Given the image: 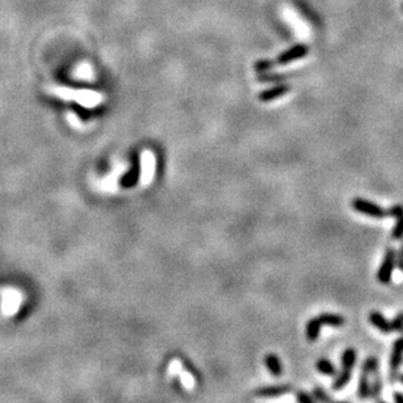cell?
<instances>
[{
    "label": "cell",
    "mask_w": 403,
    "mask_h": 403,
    "mask_svg": "<svg viewBox=\"0 0 403 403\" xmlns=\"http://www.w3.org/2000/svg\"><path fill=\"white\" fill-rule=\"evenodd\" d=\"M321 326H322V324L320 322L319 317H313V319H311L308 322H307L306 335H307V339H308L309 342H313L319 338Z\"/></svg>",
    "instance_id": "cell-13"
},
{
    "label": "cell",
    "mask_w": 403,
    "mask_h": 403,
    "mask_svg": "<svg viewBox=\"0 0 403 403\" xmlns=\"http://www.w3.org/2000/svg\"><path fill=\"white\" fill-rule=\"evenodd\" d=\"M402 8H403V4H402Z\"/></svg>",
    "instance_id": "cell-28"
},
{
    "label": "cell",
    "mask_w": 403,
    "mask_h": 403,
    "mask_svg": "<svg viewBox=\"0 0 403 403\" xmlns=\"http://www.w3.org/2000/svg\"><path fill=\"white\" fill-rule=\"evenodd\" d=\"M399 380H400V382H402V384H403V374H400V377H399Z\"/></svg>",
    "instance_id": "cell-27"
},
{
    "label": "cell",
    "mask_w": 403,
    "mask_h": 403,
    "mask_svg": "<svg viewBox=\"0 0 403 403\" xmlns=\"http://www.w3.org/2000/svg\"><path fill=\"white\" fill-rule=\"evenodd\" d=\"M20 304V295L16 293V291H8V293L4 295V300H3V309L4 313H8V315H12V313L16 312L17 307Z\"/></svg>",
    "instance_id": "cell-11"
},
{
    "label": "cell",
    "mask_w": 403,
    "mask_h": 403,
    "mask_svg": "<svg viewBox=\"0 0 403 403\" xmlns=\"http://www.w3.org/2000/svg\"><path fill=\"white\" fill-rule=\"evenodd\" d=\"M395 262H397V253L393 248H389L386 250V253L384 256V260L381 262L380 267L377 272V280L378 282L382 285H387L391 281L393 277L394 267H395Z\"/></svg>",
    "instance_id": "cell-2"
},
{
    "label": "cell",
    "mask_w": 403,
    "mask_h": 403,
    "mask_svg": "<svg viewBox=\"0 0 403 403\" xmlns=\"http://www.w3.org/2000/svg\"><path fill=\"white\" fill-rule=\"evenodd\" d=\"M154 169H156V160H154L153 154L150 152H145L143 154V158H141V182L144 184H148V183L152 180L154 174Z\"/></svg>",
    "instance_id": "cell-6"
},
{
    "label": "cell",
    "mask_w": 403,
    "mask_h": 403,
    "mask_svg": "<svg viewBox=\"0 0 403 403\" xmlns=\"http://www.w3.org/2000/svg\"><path fill=\"white\" fill-rule=\"evenodd\" d=\"M141 178V161L137 156L133 157V162H132V167L127 171V174L121 176L120 179V187L121 188H132L139 183Z\"/></svg>",
    "instance_id": "cell-3"
},
{
    "label": "cell",
    "mask_w": 403,
    "mask_h": 403,
    "mask_svg": "<svg viewBox=\"0 0 403 403\" xmlns=\"http://www.w3.org/2000/svg\"><path fill=\"white\" fill-rule=\"evenodd\" d=\"M258 81L260 82H282L286 80L285 75H272L269 72L266 73H258Z\"/></svg>",
    "instance_id": "cell-20"
},
{
    "label": "cell",
    "mask_w": 403,
    "mask_h": 403,
    "mask_svg": "<svg viewBox=\"0 0 403 403\" xmlns=\"http://www.w3.org/2000/svg\"><path fill=\"white\" fill-rule=\"evenodd\" d=\"M316 368L320 373L325 374V376H335V373H337L334 364L328 359H319L316 363Z\"/></svg>",
    "instance_id": "cell-18"
},
{
    "label": "cell",
    "mask_w": 403,
    "mask_h": 403,
    "mask_svg": "<svg viewBox=\"0 0 403 403\" xmlns=\"http://www.w3.org/2000/svg\"><path fill=\"white\" fill-rule=\"evenodd\" d=\"M351 376H352V371H350V369H343V368H342L341 372L335 373V380L334 382H333V389H334V390H342L343 387L347 386V384L350 382V380H351Z\"/></svg>",
    "instance_id": "cell-15"
},
{
    "label": "cell",
    "mask_w": 403,
    "mask_h": 403,
    "mask_svg": "<svg viewBox=\"0 0 403 403\" xmlns=\"http://www.w3.org/2000/svg\"><path fill=\"white\" fill-rule=\"evenodd\" d=\"M319 320L322 325L334 326V328H339L345 324V319L335 313H322L319 316Z\"/></svg>",
    "instance_id": "cell-16"
},
{
    "label": "cell",
    "mask_w": 403,
    "mask_h": 403,
    "mask_svg": "<svg viewBox=\"0 0 403 403\" xmlns=\"http://www.w3.org/2000/svg\"><path fill=\"white\" fill-rule=\"evenodd\" d=\"M313 398L317 400H322V402H329L330 400V397H329L326 391L322 389V387H315L313 390Z\"/></svg>",
    "instance_id": "cell-22"
},
{
    "label": "cell",
    "mask_w": 403,
    "mask_h": 403,
    "mask_svg": "<svg viewBox=\"0 0 403 403\" xmlns=\"http://www.w3.org/2000/svg\"><path fill=\"white\" fill-rule=\"evenodd\" d=\"M398 265V267H399V270L403 273V244L402 247H400L399 252H398L397 254V262H395Z\"/></svg>",
    "instance_id": "cell-25"
},
{
    "label": "cell",
    "mask_w": 403,
    "mask_h": 403,
    "mask_svg": "<svg viewBox=\"0 0 403 403\" xmlns=\"http://www.w3.org/2000/svg\"><path fill=\"white\" fill-rule=\"evenodd\" d=\"M274 64H276V63L266 60V59L258 60V62L254 63V71H256L257 73H266V72H269L270 69L274 68Z\"/></svg>",
    "instance_id": "cell-21"
},
{
    "label": "cell",
    "mask_w": 403,
    "mask_h": 403,
    "mask_svg": "<svg viewBox=\"0 0 403 403\" xmlns=\"http://www.w3.org/2000/svg\"><path fill=\"white\" fill-rule=\"evenodd\" d=\"M71 108H72V111H73V112L77 115L78 119H80L81 121H84V123H86V121H88L89 119L93 116V112H91L90 110H88V108L84 107V106H81V104L77 103V102H72Z\"/></svg>",
    "instance_id": "cell-19"
},
{
    "label": "cell",
    "mask_w": 403,
    "mask_h": 403,
    "mask_svg": "<svg viewBox=\"0 0 403 403\" xmlns=\"http://www.w3.org/2000/svg\"><path fill=\"white\" fill-rule=\"evenodd\" d=\"M307 54H308V46L299 43V45L293 46L291 49L282 52V54L277 58V63H278V64H289V63L295 62L298 59L304 58Z\"/></svg>",
    "instance_id": "cell-4"
},
{
    "label": "cell",
    "mask_w": 403,
    "mask_h": 403,
    "mask_svg": "<svg viewBox=\"0 0 403 403\" xmlns=\"http://www.w3.org/2000/svg\"><path fill=\"white\" fill-rule=\"evenodd\" d=\"M290 389L291 387L289 385H276V386L261 387L254 394L260 398H276L287 394L290 391Z\"/></svg>",
    "instance_id": "cell-9"
},
{
    "label": "cell",
    "mask_w": 403,
    "mask_h": 403,
    "mask_svg": "<svg viewBox=\"0 0 403 403\" xmlns=\"http://www.w3.org/2000/svg\"><path fill=\"white\" fill-rule=\"evenodd\" d=\"M289 90H290L289 85L278 84L276 85V86H273V88L265 89V90L261 91L260 94H258V99H260L261 102H272L274 101V99H277V98L282 97V95H285L286 93H289Z\"/></svg>",
    "instance_id": "cell-8"
},
{
    "label": "cell",
    "mask_w": 403,
    "mask_h": 403,
    "mask_svg": "<svg viewBox=\"0 0 403 403\" xmlns=\"http://www.w3.org/2000/svg\"><path fill=\"white\" fill-rule=\"evenodd\" d=\"M369 322L373 326H376L381 333H384V334H389L390 332H393L391 322L387 321L384 317V315H381L380 312H371V315H369Z\"/></svg>",
    "instance_id": "cell-10"
},
{
    "label": "cell",
    "mask_w": 403,
    "mask_h": 403,
    "mask_svg": "<svg viewBox=\"0 0 403 403\" xmlns=\"http://www.w3.org/2000/svg\"><path fill=\"white\" fill-rule=\"evenodd\" d=\"M391 328H393L394 332H403V313L398 316L397 319L393 320Z\"/></svg>",
    "instance_id": "cell-24"
},
{
    "label": "cell",
    "mask_w": 403,
    "mask_h": 403,
    "mask_svg": "<svg viewBox=\"0 0 403 403\" xmlns=\"http://www.w3.org/2000/svg\"><path fill=\"white\" fill-rule=\"evenodd\" d=\"M358 397L360 399H367L368 397H371V384H369V374L365 371L361 369V376L359 380V386H358Z\"/></svg>",
    "instance_id": "cell-14"
},
{
    "label": "cell",
    "mask_w": 403,
    "mask_h": 403,
    "mask_svg": "<svg viewBox=\"0 0 403 403\" xmlns=\"http://www.w3.org/2000/svg\"><path fill=\"white\" fill-rule=\"evenodd\" d=\"M351 205L352 208H354V210H356L358 213H361V214L367 215V217L376 218V219L390 217L389 209L381 208L380 205H377L376 202L369 201V200L355 199Z\"/></svg>",
    "instance_id": "cell-1"
},
{
    "label": "cell",
    "mask_w": 403,
    "mask_h": 403,
    "mask_svg": "<svg viewBox=\"0 0 403 403\" xmlns=\"http://www.w3.org/2000/svg\"><path fill=\"white\" fill-rule=\"evenodd\" d=\"M394 400L398 403H403V393H400V391H395L393 395Z\"/></svg>",
    "instance_id": "cell-26"
},
{
    "label": "cell",
    "mask_w": 403,
    "mask_h": 403,
    "mask_svg": "<svg viewBox=\"0 0 403 403\" xmlns=\"http://www.w3.org/2000/svg\"><path fill=\"white\" fill-rule=\"evenodd\" d=\"M390 217L395 218V226L391 231V237L395 240H400L403 237V206L400 205H394L389 209Z\"/></svg>",
    "instance_id": "cell-7"
},
{
    "label": "cell",
    "mask_w": 403,
    "mask_h": 403,
    "mask_svg": "<svg viewBox=\"0 0 403 403\" xmlns=\"http://www.w3.org/2000/svg\"><path fill=\"white\" fill-rule=\"evenodd\" d=\"M355 363H356V351H355V348H346L341 358L342 368L352 371L355 367Z\"/></svg>",
    "instance_id": "cell-17"
},
{
    "label": "cell",
    "mask_w": 403,
    "mask_h": 403,
    "mask_svg": "<svg viewBox=\"0 0 403 403\" xmlns=\"http://www.w3.org/2000/svg\"><path fill=\"white\" fill-rule=\"evenodd\" d=\"M263 363H265V367L267 368V371L273 374L274 377H280L281 374H282V371H283L282 363H281L280 358H278L276 354L266 355Z\"/></svg>",
    "instance_id": "cell-12"
},
{
    "label": "cell",
    "mask_w": 403,
    "mask_h": 403,
    "mask_svg": "<svg viewBox=\"0 0 403 403\" xmlns=\"http://www.w3.org/2000/svg\"><path fill=\"white\" fill-rule=\"evenodd\" d=\"M403 361V337L394 342L393 351L390 355V380H395L399 367Z\"/></svg>",
    "instance_id": "cell-5"
},
{
    "label": "cell",
    "mask_w": 403,
    "mask_h": 403,
    "mask_svg": "<svg viewBox=\"0 0 403 403\" xmlns=\"http://www.w3.org/2000/svg\"><path fill=\"white\" fill-rule=\"evenodd\" d=\"M296 400L302 403H312L315 400V398L311 394L307 393V391H298L296 393Z\"/></svg>",
    "instance_id": "cell-23"
}]
</instances>
